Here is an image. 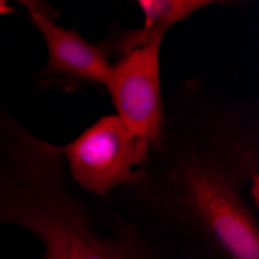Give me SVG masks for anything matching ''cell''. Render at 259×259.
Here are the masks:
<instances>
[{"instance_id": "cell-1", "label": "cell", "mask_w": 259, "mask_h": 259, "mask_svg": "<svg viewBox=\"0 0 259 259\" xmlns=\"http://www.w3.org/2000/svg\"><path fill=\"white\" fill-rule=\"evenodd\" d=\"M116 191L193 221L228 259H259V118L254 103L185 81L164 103L138 179Z\"/></svg>"}, {"instance_id": "cell-2", "label": "cell", "mask_w": 259, "mask_h": 259, "mask_svg": "<svg viewBox=\"0 0 259 259\" xmlns=\"http://www.w3.org/2000/svg\"><path fill=\"white\" fill-rule=\"evenodd\" d=\"M62 151L79 190L104 197L138 179V171L149 160L151 145L132 134L116 115H106Z\"/></svg>"}, {"instance_id": "cell-3", "label": "cell", "mask_w": 259, "mask_h": 259, "mask_svg": "<svg viewBox=\"0 0 259 259\" xmlns=\"http://www.w3.org/2000/svg\"><path fill=\"white\" fill-rule=\"evenodd\" d=\"M161 45L163 42L152 44L116 59L106 84L115 115L132 134L148 140L151 146L158 141L164 123Z\"/></svg>"}, {"instance_id": "cell-4", "label": "cell", "mask_w": 259, "mask_h": 259, "mask_svg": "<svg viewBox=\"0 0 259 259\" xmlns=\"http://www.w3.org/2000/svg\"><path fill=\"white\" fill-rule=\"evenodd\" d=\"M40 33L47 47V64L39 73V84L75 90L85 84L106 87L112 62L104 44H93L76 30L64 28L55 20L53 10L42 2H20Z\"/></svg>"}, {"instance_id": "cell-5", "label": "cell", "mask_w": 259, "mask_h": 259, "mask_svg": "<svg viewBox=\"0 0 259 259\" xmlns=\"http://www.w3.org/2000/svg\"><path fill=\"white\" fill-rule=\"evenodd\" d=\"M143 14L140 28L120 31L103 40L109 58H123L134 50L163 42L166 33L205 7L214 5L209 0H140L137 2Z\"/></svg>"}, {"instance_id": "cell-6", "label": "cell", "mask_w": 259, "mask_h": 259, "mask_svg": "<svg viewBox=\"0 0 259 259\" xmlns=\"http://www.w3.org/2000/svg\"><path fill=\"white\" fill-rule=\"evenodd\" d=\"M14 13V8L8 5V2L5 0H0V16H5V14H11Z\"/></svg>"}]
</instances>
